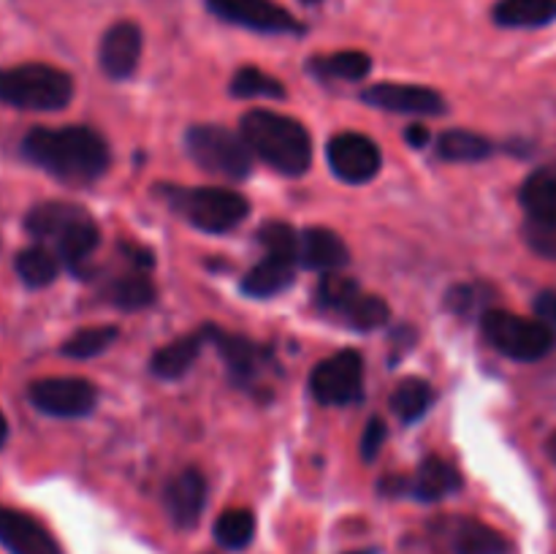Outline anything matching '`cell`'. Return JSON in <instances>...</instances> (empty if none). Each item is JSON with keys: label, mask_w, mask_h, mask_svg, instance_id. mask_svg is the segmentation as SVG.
I'll return each instance as SVG.
<instances>
[{"label": "cell", "mask_w": 556, "mask_h": 554, "mask_svg": "<svg viewBox=\"0 0 556 554\" xmlns=\"http://www.w3.org/2000/svg\"><path fill=\"white\" fill-rule=\"evenodd\" d=\"M239 134L244 136L253 155L269 163L275 172L286 177H299L313 163V139L299 119L269 109H253L242 117Z\"/></svg>", "instance_id": "3957f363"}, {"label": "cell", "mask_w": 556, "mask_h": 554, "mask_svg": "<svg viewBox=\"0 0 556 554\" xmlns=\"http://www.w3.org/2000/svg\"><path fill=\"white\" fill-rule=\"evenodd\" d=\"M405 139H407V144L416 147V150H421V147L429 144V130L424 128V125H410V128L405 130Z\"/></svg>", "instance_id": "74e56055"}, {"label": "cell", "mask_w": 556, "mask_h": 554, "mask_svg": "<svg viewBox=\"0 0 556 554\" xmlns=\"http://www.w3.org/2000/svg\"><path fill=\"white\" fill-rule=\"evenodd\" d=\"M304 3H318V0H304Z\"/></svg>", "instance_id": "60d3db41"}, {"label": "cell", "mask_w": 556, "mask_h": 554, "mask_svg": "<svg viewBox=\"0 0 556 554\" xmlns=\"http://www.w3.org/2000/svg\"><path fill=\"white\" fill-rule=\"evenodd\" d=\"M185 144H188L190 158L210 174L244 179L253 168V150L244 136L223 125H193L185 136Z\"/></svg>", "instance_id": "52a82bcc"}, {"label": "cell", "mask_w": 556, "mask_h": 554, "mask_svg": "<svg viewBox=\"0 0 556 554\" xmlns=\"http://www.w3.org/2000/svg\"><path fill=\"white\" fill-rule=\"evenodd\" d=\"M358 293H362V286H358L353 277L326 275L324 280H320L315 299H318V304L326 310V313H331L340 318L342 310H345L348 304L358 297Z\"/></svg>", "instance_id": "d6a6232c"}, {"label": "cell", "mask_w": 556, "mask_h": 554, "mask_svg": "<svg viewBox=\"0 0 556 554\" xmlns=\"http://www.w3.org/2000/svg\"><path fill=\"white\" fill-rule=\"evenodd\" d=\"M258 242L264 244L266 253L299 261V231L288 226V223H264V226L258 228Z\"/></svg>", "instance_id": "836d02e7"}, {"label": "cell", "mask_w": 556, "mask_h": 554, "mask_svg": "<svg viewBox=\"0 0 556 554\" xmlns=\"http://www.w3.org/2000/svg\"><path fill=\"white\" fill-rule=\"evenodd\" d=\"M535 310L538 315H541V320H556V293L554 291L541 293L535 302Z\"/></svg>", "instance_id": "8d00e7d4"}, {"label": "cell", "mask_w": 556, "mask_h": 554, "mask_svg": "<svg viewBox=\"0 0 556 554\" xmlns=\"http://www.w3.org/2000/svg\"><path fill=\"white\" fill-rule=\"evenodd\" d=\"M546 451H548V456H552V459L556 462V432L552 435V438H548V443H546Z\"/></svg>", "instance_id": "ab89813d"}, {"label": "cell", "mask_w": 556, "mask_h": 554, "mask_svg": "<svg viewBox=\"0 0 556 554\" xmlns=\"http://www.w3.org/2000/svg\"><path fill=\"white\" fill-rule=\"evenodd\" d=\"M231 96L237 98H286V85L277 76L266 74V71L253 68H239L231 79Z\"/></svg>", "instance_id": "f546056e"}, {"label": "cell", "mask_w": 556, "mask_h": 554, "mask_svg": "<svg viewBox=\"0 0 556 554\" xmlns=\"http://www.w3.org/2000/svg\"><path fill=\"white\" fill-rule=\"evenodd\" d=\"M141 47H144V36L136 22H117L109 27L101 38V49H98L103 74L114 81L134 76V71L139 68Z\"/></svg>", "instance_id": "4fadbf2b"}, {"label": "cell", "mask_w": 556, "mask_h": 554, "mask_svg": "<svg viewBox=\"0 0 556 554\" xmlns=\"http://www.w3.org/2000/svg\"><path fill=\"white\" fill-rule=\"evenodd\" d=\"M163 505L168 519L179 530H190L199 525L201 511L206 505V481L199 470H182L163 489Z\"/></svg>", "instance_id": "9a60e30c"}, {"label": "cell", "mask_w": 556, "mask_h": 554, "mask_svg": "<svg viewBox=\"0 0 556 554\" xmlns=\"http://www.w3.org/2000/svg\"><path fill=\"white\" fill-rule=\"evenodd\" d=\"M454 554H510V541L478 519H462L454 532Z\"/></svg>", "instance_id": "7402d4cb"}, {"label": "cell", "mask_w": 556, "mask_h": 554, "mask_svg": "<svg viewBox=\"0 0 556 554\" xmlns=\"http://www.w3.org/2000/svg\"><path fill=\"white\" fill-rule=\"evenodd\" d=\"M309 71L318 79H340V81H358L372 71V58L367 52H334V54H318L309 60Z\"/></svg>", "instance_id": "603a6c76"}, {"label": "cell", "mask_w": 556, "mask_h": 554, "mask_svg": "<svg viewBox=\"0 0 556 554\" xmlns=\"http://www.w3.org/2000/svg\"><path fill=\"white\" fill-rule=\"evenodd\" d=\"M255 536V516L244 508L226 511L215 521V538L226 549H244Z\"/></svg>", "instance_id": "1f68e13d"}, {"label": "cell", "mask_w": 556, "mask_h": 554, "mask_svg": "<svg viewBox=\"0 0 556 554\" xmlns=\"http://www.w3.org/2000/svg\"><path fill=\"white\" fill-rule=\"evenodd\" d=\"M362 101L383 112L421 114V117L445 112V101L438 90L421 85H400V81H380V85L367 87L362 92Z\"/></svg>", "instance_id": "7c38bea8"}, {"label": "cell", "mask_w": 556, "mask_h": 554, "mask_svg": "<svg viewBox=\"0 0 556 554\" xmlns=\"http://www.w3.org/2000/svg\"><path fill=\"white\" fill-rule=\"evenodd\" d=\"M389 315L391 310L383 299L375 297V293L362 291L345 310H342L340 320L356 331H372L380 329L383 324H389Z\"/></svg>", "instance_id": "f1b7e54d"}, {"label": "cell", "mask_w": 556, "mask_h": 554, "mask_svg": "<svg viewBox=\"0 0 556 554\" xmlns=\"http://www.w3.org/2000/svg\"><path fill=\"white\" fill-rule=\"evenodd\" d=\"M206 9L228 25L269 36H302L304 25L275 0H206Z\"/></svg>", "instance_id": "9c48e42d"}, {"label": "cell", "mask_w": 556, "mask_h": 554, "mask_svg": "<svg viewBox=\"0 0 556 554\" xmlns=\"http://www.w3.org/2000/svg\"><path fill=\"white\" fill-rule=\"evenodd\" d=\"M386 424H383V418H369V424L367 427H364V438H362V456L367 462H372L375 456H378V451H380V445L386 443Z\"/></svg>", "instance_id": "d590c367"}, {"label": "cell", "mask_w": 556, "mask_h": 554, "mask_svg": "<svg viewBox=\"0 0 556 554\" xmlns=\"http://www.w3.org/2000/svg\"><path fill=\"white\" fill-rule=\"evenodd\" d=\"M206 340H210V335H206V329H201L195 331V335H185L179 337V340L168 342V345H163L161 351L152 353L150 358L152 373L163 380L182 378V375L195 364V358H199L201 348H204Z\"/></svg>", "instance_id": "ffe728a7"}, {"label": "cell", "mask_w": 556, "mask_h": 554, "mask_svg": "<svg viewBox=\"0 0 556 554\" xmlns=\"http://www.w3.org/2000/svg\"><path fill=\"white\" fill-rule=\"evenodd\" d=\"M109 297L119 310H144L155 302V286L144 269H130L128 275H119L114 280Z\"/></svg>", "instance_id": "83f0119b"}, {"label": "cell", "mask_w": 556, "mask_h": 554, "mask_svg": "<svg viewBox=\"0 0 556 554\" xmlns=\"http://www.w3.org/2000/svg\"><path fill=\"white\" fill-rule=\"evenodd\" d=\"M481 331L489 345L516 362H538L554 345V335L546 320L521 318L508 310H486L481 315Z\"/></svg>", "instance_id": "8992f818"}, {"label": "cell", "mask_w": 556, "mask_h": 554, "mask_svg": "<svg viewBox=\"0 0 556 554\" xmlns=\"http://www.w3.org/2000/svg\"><path fill=\"white\" fill-rule=\"evenodd\" d=\"M22 152L38 168L68 185L96 182L112 163L103 136L87 125L33 128L22 141Z\"/></svg>", "instance_id": "6da1fadb"}, {"label": "cell", "mask_w": 556, "mask_h": 554, "mask_svg": "<svg viewBox=\"0 0 556 554\" xmlns=\"http://www.w3.org/2000/svg\"><path fill=\"white\" fill-rule=\"evenodd\" d=\"M74 79L65 71L43 63L0 68V101L30 112H58L68 106Z\"/></svg>", "instance_id": "277c9868"}, {"label": "cell", "mask_w": 556, "mask_h": 554, "mask_svg": "<svg viewBox=\"0 0 556 554\" xmlns=\"http://www.w3.org/2000/svg\"><path fill=\"white\" fill-rule=\"evenodd\" d=\"M358 554H364V552H358Z\"/></svg>", "instance_id": "b9f144b4"}, {"label": "cell", "mask_w": 556, "mask_h": 554, "mask_svg": "<svg viewBox=\"0 0 556 554\" xmlns=\"http://www.w3.org/2000/svg\"><path fill=\"white\" fill-rule=\"evenodd\" d=\"M309 391L320 405H353L364 394V362L356 351L324 358L309 375Z\"/></svg>", "instance_id": "ba28073f"}, {"label": "cell", "mask_w": 556, "mask_h": 554, "mask_svg": "<svg viewBox=\"0 0 556 554\" xmlns=\"http://www.w3.org/2000/svg\"><path fill=\"white\" fill-rule=\"evenodd\" d=\"M16 275L25 282L27 288H43L52 286L58 280L60 272V259L58 253L47 250L43 244H33V248L20 250L16 255Z\"/></svg>", "instance_id": "d4e9b609"}, {"label": "cell", "mask_w": 556, "mask_h": 554, "mask_svg": "<svg viewBox=\"0 0 556 554\" xmlns=\"http://www.w3.org/2000/svg\"><path fill=\"white\" fill-rule=\"evenodd\" d=\"M296 264L299 261L293 259L266 253V259L242 277V291L253 299L275 297V293L286 291L291 286L293 275H296Z\"/></svg>", "instance_id": "d6986e66"}, {"label": "cell", "mask_w": 556, "mask_h": 554, "mask_svg": "<svg viewBox=\"0 0 556 554\" xmlns=\"http://www.w3.org/2000/svg\"><path fill=\"white\" fill-rule=\"evenodd\" d=\"M117 326H90V329H79L63 342V353L68 358H92L112 348L117 340Z\"/></svg>", "instance_id": "4dcf8cb0"}, {"label": "cell", "mask_w": 556, "mask_h": 554, "mask_svg": "<svg viewBox=\"0 0 556 554\" xmlns=\"http://www.w3.org/2000/svg\"><path fill=\"white\" fill-rule=\"evenodd\" d=\"M168 201L206 234L233 231L250 212L248 199L228 188H174L168 190Z\"/></svg>", "instance_id": "5b68a950"}, {"label": "cell", "mask_w": 556, "mask_h": 554, "mask_svg": "<svg viewBox=\"0 0 556 554\" xmlns=\"http://www.w3.org/2000/svg\"><path fill=\"white\" fill-rule=\"evenodd\" d=\"M525 239L538 255L556 261V221H527Z\"/></svg>", "instance_id": "e575fe53"}, {"label": "cell", "mask_w": 556, "mask_h": 554, "mask_svg": "<svg viewBox=\"0 0 556 554\" xmlns=\"http://www.w3.org/2000/svg\"><path fill=\"white\" fill-rule=\"evenodd\" d=\"M0 546L11 554H63L52 532L33 516L0 505Z\"/></svg>", "instance_id": "5bb4252c"}, {"label": "cell", "mask_w": 556, "mask_h": 554, "mask_svg": "<svg viewBox=\"0 0 556 554\" xmlns=\"http://www.w3.org/2000/svg\"><path fill=\"white\" fill-rule=\"evenodd\" d=\"M25 228L38 242L54 244L58 259L76 275H85V264L101 242L90 212L71 201H47L27 212Z\"/></svg>", "instance_id": "7a4b0ae2"}, {"label": "cell", "mask_w": 556, "mask_h": 554, "mask_svg": "<svg viewBox=\"0 0 556 554\" xmlns=\"http://www.w3.org/2000/svg\"><path fill=\"white\" fill-rule=\"evenodd\" d=\"M326 158H329L331 172L342 182L351 185L369 182V179L378 177L380 166H383L378 144L362 134H337L326 147Z\"/></svg>", "instance_id": "8fae6325"}, {"label": "cell", "mask_w": 556, "mask_h": 554, "mask_svg": "<svg viewBox=\"0 0 556 554\" xmlns=\"http://www.w3.org/2000/svg\"><path fill=\"white\" fill-rule=\"evenodd\" d=\"M5 438H9V424H5L3 413H0V445L5 443Z\"/></svg>", "instance_id": "f35d334b"}, {"label": "cell", "mask_w": 556, "mask_h": 554, "mask_svg": "<svg viewBox=\"0 0 556 554\" xmlns=\"http://www.w3.org/2000/svg\"><path fill=\"white\" fill-rule=\"evenodd\" d=\"M432 402H434L432 386L421 378L402 380V383L394 389V394H391V407H394V413L405 424H413L418 421V418L427 416Z\"/></svg>", "instance_id": "4316f807"}, {"label": "cell", "mask_w": 556, "mask_h": 554, "mask_svg": "<svg viewBox=\"0 0 556 554\" xmlns=\"http://www.w3.org/2000/svg\"><path fill=\"white\" fill-rule=\"evenodd\" d=\"M33 405L47 416L79 418L92 413L98 402V391L85 378H43L36 380L27 391Z\"/></svg>", "instance_id": "30bf717a"}, {"label": "cell", "mask_w": 556, "mask_h": 554, "mask_svg": "<svg viewBox=\"0 0 556 554\" xmlns=\"http://www.w3.org/2000/svg\"><path fill=\"white\" fill-rule=\"evenodd\" d=\"M351 261L348 244L331 228H304L299 234V264L318 272H337Z\"/></svg>", "instance_id": "e0dca14e"}, {"label": "cell", "mask_w": 556, "mask_h": 554, "mask_svg": "<svg viewBox=\"0 0 556 554\" xmlns=\"http://www.w3.org/2000/svg\"><path fill=\"white\" fill-rule=\"evenodd\" d=\"M519 199L532 221H556V174L548 168L530 174L521 185Z\"/></svg>", "instance_id": "cb8c5ba5"}, {"label": "cell", "mask_w": 556, "mask_h": 554, "mask_svg": "<svg viewBox=\"0 0 556 554\" xmlns=\"http://www.w3.org/2000/svg\"><path fill=\"white\" fill-rule=\"evenodd\" d=\"M492 16L500 27H546L556 20V0H500Z\"/></svg>", "instance_id": "44dd1931"}, {"label": "cell", "mask_w": 556, "mask_h": 554, "mask_svg": "<svg viewBox=\"0 0 556 554\" xmlns=\"http://www.w3.org/2000/svg\"><path fill=\"white\" fill-rule=\"evenodd\" d=\"M462 476L451 462L440 459V456H427L418 465L416 476L410 478V494L424 500V503H438V500L448 498V494L459 492Z\"/></svg>", "instance_id": "ac0fdd59"}, {"label": "cell", "mask_w": 556, "mask_h": 554, "mask_svg": "<svg viewBox=\"0 0 556 554\" xmlns=\"http://www.w3.org/2000/svg\"><path fill=\"white\" fill-rule=\"evenodd\" d=\"M204 329L206 335H210V340L217 345V351H220L233 383L239 386L255 383V378H258L261 373V364H264V348L255 345V342L248 340V337L228 335V331L215 329V326H204Z\"/></svg>", "instance_id": "2e32d148"}, {"label": "cell", "mask_w": 556, "mask_h": 554, "mask_svg": "<svg viewBox=\"0 0 556 554\" xmlns=\"http://www.w3.org/2000/svg\"><path fill=\"white\" fill-rule=\"evenodd\" d=\"M438 152L440 158L445 161H456V163H472V161H483L494 152V144L486 139V136L476 134V130H445L443 136L438 139Z\"/></svg>", "instance_id": "484cf974"}]
</instances>
